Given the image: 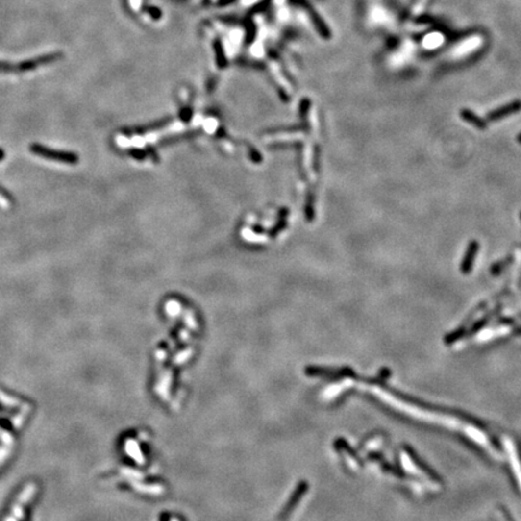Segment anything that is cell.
<instances>
[{"instance_id": "obj_1", "label": "cell", "mask_w": 521, "mask_h": 521, "mask_svg": "<svg viewBox=\"0 0 521 521\" xmlns=\"http://www.w3.org/2000/svg\"><path fill=\"white\" fill-rule=\"evenodd\" d=\"M478 250H479L478 242H476V240H472V242L468 244L466 255H465V257H463L462 263H461V273L462 274L471 273L473 266H474V260H475L476 253H478Z\"/></svg>"}, {"instance_id": "obj_2", "label": "cell", "mask_w": 521, "mask_h": 521, "mask_svg": "<svg viewBox=\"0 0 521 521\" xmlns=\"http://www.w3.org/2000/svg\"><path fill=\"white\" fill-rule=\"evenodd\" d=\"M520 110H521V101L520 100L513 101V103L508 104V105L506 106H502V107H499V109H496L495 111L490 112V114L488 115V119L490 120V121H498V120L504 119V117L509 116V115L520 111Z\"/></svg>"}, {"instance_id": "obj_3", "label": "cell", "mask_w": 521, "mask_h": 521, "mask_svg": "<svg viewBox=\"0 0 521 521\" xmlns=\"http://www.w3.org/2000/svg\"><path fill=\"white\" fill-rule=\"evenodd\" d=\"M461 117H462L463 120H466L468 123L474 125L478 129H486L485 121H483L480 117L476 116L474 112H472L471 110H462V111H461Z\"/></svg>"}, {"instance_id": "obj_4", "label": "cell", "mask_w": 521, "mask_h": 521, "mask_svg": "<svg viewBox=\"0 0 521 521\" xmlns=\"http://www.w3.org/2000/svg\"><path fill=\"white\" fill-rule=\"evenodd\" d=\"M407 450H408V451H409L410 456H412V457H413V460H414V462L416 463V465H418V466H419V467H420V468H421V470H422V471H425V472H426V473H427V474H428L429 476H432V478H437V475H436V474H434V473H433V472H432V471H431V470H429V468L427 467V466H426V465H423V463H422V462H421V460H420V459H419V457H418V456H416V455H415V452H414V451H413V450H410V449H409V447H407Z\"/></svg>"}, {"instance_id": "obj_5", "label": "cell", "mask_w": 521, "mask_h": 521, "mask_svg": "<svg viewBox=\"0 0 521 521\" xmlns=\"http://www.w3.org/2000/svg\"><path fill=\"white\" fill-rule=\"evenodd\" d=\"M463 333H465V328H462V327H461V328L457 329L456 332H452L451 334H449V336L447 337V339H445V340H447V344H450V343H454V342H456V340L459 339V338H461V336H463Z\"/></svg>"}, {"instance_id": "obj_6", "label": "cell", "mask_w": 521, "mask_h": 521, "mask_svg": "<svg viewBox=\"0 0 521 521\" xmlns=\"http://www.w3.org/2000/svg\"><path fill=\"white\" fill-rule=\"evenodd\" d=\"M503 510H504V515H506V518H507V520H508V521H515V520L512 518V515H510L509 513H508V510H506V509H503Z\"/></svg>"}, {"instance_id": "obj_7", "label": "cell", "mask_w": 521, "mask_h": 521, "mask_svg": "<svg viewBox=\"0 0 521 521\" xmlns=\"http://www.w3.org/2000/svg\"><path fill=\"white\" fill-rule=\"evenodd\" d=\"M517 333L521 334V327H517Z\"/></svg>"}, {"instance_id": "obj_8", "label": "cell", "mask_w": 521, "mask_h": 521, "mask_svg": "<svg viewBox=\"0 0 521 521\" xmlns=\"http://www.w3.org/2000/svg\"><path fill=\"white\" fill-rule=\"evenodd\" d=\"M518 141L521 144V134H519V137H518Z\"/></svg>"}]
</instances>
